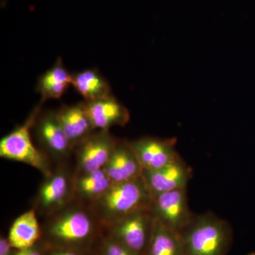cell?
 Segmentation results:
<instances>
[{
	"label": "cell",
	"mask_w": 255,
	"mask_h": 255,
	"mask_svg": "<svg viewBox=\"0 0 255 255\" xmlns=\"http://www.w3.org/2000/svg\"><path fill=\"white\" fill-rule=\"evenodd\" d=\"M33 130L40 150L49 157L53 164L70 162L75 147L64 132L55 112H40Z\"/></svg>",
	"instance_id": "52a82bcc"
},
{
	"label": "cell",
	"mask_w": 255,
	"mask_h": 255,
	"mask_svg": "<svg viewBox=\"0 0 255 255\" xmlns=\"http://www.w3.org/2000/svg\"><path fill=\"white\" fill-rule=\"evenodd\" d=\"M8 1H9V0H1V7H4L6 4H7Z\"/></svg>",
	"instance_id": "cb8c5ba5"
},
{
	"label": "cell",
	"mask_w": 255,
	"mask_h": 255,
	"mask_svg": "<svg viewBox=\"0 0 255 255\" xmlns=\"http://www.w3.org/2000/svg\"><path fill=\"white\" fill-rule=\"evenodd\" d=\"M113 184L104 169L87 173L75 174L74 200L92 206Z\"/></svg>",
	"instance_id": "2e32d148"
},
{
	"label": "cell",
	"mask_w": 255,
	"mask_h": 255,
	"mask_svg": "<svg viewBox=\"0 0 255 255\" xmlns=\"http://www.w3.org/2000/svg\"><path fill=\"white\" fill-rule=\"evenodd\" d=\"M42 105L43 103L40 102L24 123L1 139L0 157L31 166L45 177L53 172L54 164L43 151L34 145L31 134L37 117L41 112Z\"/></svg>",
	"instance_id": "277c9868"
},
{
	"label": "cell",
	"mask_w": 255,
	"mask_h": 255,
	"mask_svg": "<svg viewBox=\"0 0 255 255\" xmlns=\"http://www.w3.org/2000/svg\"><path fill=\"white\" fill-rule=\"evenodd\" d=\"M41 243L46 248H63L93 255L104 227L91 206L73 200L43 219Z\"/></svg>",
	"instance_id": "6da1fadb"
},
{
	"label": "cell",
	"mask_w": 255,
	"mask_h": 255,
	"mask_svg": "<svg viewBox=\"0 0 255 255\" xmlns=\"http://www.w3.org/2000/svg\"><path fill=\"white\" fill-rule=\"evenodd\" d=\"M93 255H139L118 241L106 235L105 232L99 240Z\"/></svg>",
	"instance_id": "ffe728a7"
},
{
	"label": "cell",
	"mask_w": 255,
	"mask_h": 255,
	"mask_svg": "<svg viewBox=\"0 0 255 255\" xmlns=\"http://www.w3.org/2000/svg\"><path fill=\"white\" fill-rule=\"evenodd\" d=\"M75 168L70 162L55 164L53 172L45 177L32 201V209L43 219L54 214L75 199Z\"/></svg>",
	"instance_id": "5b68a950"
},
{
	"label": "cell",
	"mask_w": 255,
	"mask_h": 255,
	"mask_svg": "<svg viewBox=\"0 0 255 255\" xmlns=\"http://www.w3.org/2000/svg\"><path fill=\"white\" fill-rule=\"evenodd\" d=\"M104 170L113 183L138 179L142 177L144 171L128 140L120 139L116 144Z\"/></svg>",
	"instance_id": "4fadbf2b"
},
{
	"label": "cell",
	"mask_w": 255,
	"mask_h": 255,
	"mask_svg": "<svg viewBox=\"0 0 255 255\" xmlns=\"http://www.w3.org/2000/svg\"><path fill=\"white\" fill-rule=\"evenodd\" d=\"M150 209L157 221L178 233L187 226L194 215L189 209L187 188L155 194Z\"/></svg>",
	"instance_id": "9c48e42d"
},
{
	"label": "cell",
	"mask_w": 255,
	"mask_h": 255,
	"mask_svg": "<svg viewBox=\"0 0 255 255\" xmlns=\"http://www.w3.org/2000/svg\"><path fill=\"white\" fill-rule=\"evenodd\" d=\"M143 178L153 195L187 188L192 170L179 156L162 168L143 171Z\"/></svg>",
	"instance_id": "8fae6325"
},
{
	"label": "cell",
	"mask_w": 255,
	"mask_h": 255,
	"mask_svg": "<svg viewBox=\"0 0 255 255\" xmlns=\"http://www.w3.org/2000/svg\"><path fill=\"white\" fill-rule=\"evenodd\" d=\"M155 218L150 208L127 215L104 228L106 235L139 255H145L153 231Z\"/></svg>",
	"instance_id": "8992f818"
},
{
	"label": "cell",
	"mask_w": 255,
	"mask_h": 255,
	"mask_svg": "<svg viewBox=\"0 0 255 255\" xmlns=\"http://www.w3.org/2000/svg\"><path fill=\"white\" fill-rule=\"evenodd\" d=\"M57 119L74 147L81 143L97 129L92 124L83 102L65 105L55 112Z\"/></svg>",
	"instance_id": "5bb4252c"
},
{
	"label": "cell",
	"mask_w": 255,
	"mask_h": 255,
	"mask_svg": "<svg viewBox=\"0 0 255 255\" xmlns=\"http://www.w3.org/2000/svg\"><path fill=\"white\" fill-rule=\"evenodd\" d=\"M73 75L58 58L51 68L41 75L36 85V91L41 95V103L48 100H59L72 85Z\"/></svg>",
	"instance_id": "e0dca14e"
},
{
	"label": "cell",
	"mask_w": 255,
	"mask_h": 255,
	"mask_svg": "<svg viewBox=\"0 0 255 255\" xmlns=\"http://www.w3.org/2000/svg\"><path fill=\"white\" fill-rule=\"evenodd\" d=\"M72 86L85 101L100 100L112 95L110 83L95 70H85L74 74Z\"/></svg>",
	"instance_id": "ac0fdd59"
},
{
	"label": "cell",
	"mask_w": 255,
	"mask_h": 255,
	"mask_svg": "<svg viewBox=\"0 0 255 255\" xmlns=\"http://www.w3.org/2000/svg\"><path fill=\"white\" fill-rule=\"evenodd\" d=\"M34 209L19 215L10 226L7 238L16 250H23L36 246L41 241V224Z\"/></svg>",
	"instance_id": "9a60e30c"
},
{
	"label": "cell",
	"mask_w": 255,
	"mask_h": 255,
	"mask_svg": "<svg viewBox=\"0 0 255 255\" xmlns=\"http://www.w3.org/2000/svg\"><path fill=\"white\" fill-rule=\"evenodd\" d=\"M145 255H184L180 233L155 219L152 237Z\"/></svg>",
	"instance_id": "d6986e66"
},
{
	"label": "cell",
	"mask_w": 255,
	"mask_h": 255,
	"mask_svg": "<svg viewBox=\"0 0 255 255\" xmlns=\"http://www.w3.org/2000/svg\"><path fill=\"white\" fill-rule=\"evenodd\" d=\"M16 250L11 246L7 237L0 238V255H15Z\"/></svg>",
	"instance_id": "603a6c76"
},
{
	"label": "cell",
	"mask_w": 255,
	"mask_h": 255,
	"mask_svg": "<svg viewBox=\"0 0 255 255\" xmlns=\"http://www.w3.org/2000/svg\"><path fill=\"white\" fill-rule=\"evenodd\" d=\"M152 196L142 176L134 180L114 183L91 206L105 228L132 212L150 208Z\"/></svg>",
	"instance_id": "3957f363"
},
{
	"label": "cell",
	"mask_w": 255,
	"mask_h": 255,
	"mask_svg": "<svg viewBox=\"0 0 255 255\" xmlns=\"http://www.w3.org/2000/svg\"><path fill=\"white\" fill-rule=\"evenodd\" d=\"M87 113L97 130H110L114 127H124L130 121L129 111L115 97L83 102Z\"/></svg>",
	"instance_id": "7c38bea8"
},
{
	"label": "cell",
	"mask_w": 255,
	"mask_h": 255,
	"mask_svg": "<svg viewBox=\"0 0 255 255\" xmlns=\"http://www.w3.org/2000/svg\"><path fill=\"white\" fill-rule=\"evenodd\" d=\"M46 249L40 242L36 246L23 250H16L15 255H45Z\"/></svg>",
	"instance_id": "44dd1931"
},
{
	"label": "cell",
	"mask_w": 255,
	"mask_h": 255,
	"mask_svg": "<svg viewBox=\"0 0 255 255\" xmlns=\"http://www.w3.org/2000/svg\"><path fill=\"white\" fill-rule=\"evenodd\" d=\"M110 130H97L75 147L73 152L75 174L94 172L105 168L118 142Z\"/></svg>",
	"instance_id": "ba28073f"
},
{
	"label": "cell",
	"mask_w": 255,
	"mask_h": 255,
	"mask_svg": "<svg viewBox=\"0 0 255 255\" xmlns=\"http://www.w3.org/2000/svg\"><path fill=\"white\" fill-rule=\"evenodd\" d=\"M184 255H226L231 250V225L212 212L193 215L180 233Z\"/></svg>",
	"instance_id": "7a4b0ae2"
},
{
	"label": "cell",
	"mask_w": 255,
	"mask_h": 255,
	"mask_svg": "<svg viewBox=\"0 0 255 255\" xmlns=\"http://www.w3.org/2000/svg\"><path fill=\"white\" fill-rule=\"evenodd\" d=\"M247 255H255V252H251V253H248Z\"/></svg>",
	"instance_id": "d4e9b609"
},
{
	"label": "cell",
	"mask_w": 255,
	"mask_h": 255,
	"mask_svg": "<svg viewBox=\"0 0 255 255\" xmlns=\"http://www.w3.org/2000/svg\"><path fill=\"white\" fill-rule=\"evenodd\" d=\"M144 171L162 168L179 157L176 143L177 139L142 137L129 141Z\"/></svg>",
	"instance_id": "30bf717a"
},
{
	"label": "cell",
	"mask_w": 255,
	"mask_h": 255,
	"mask_svg": "<svg viewBox=\"0 0 255 255\" xmlns=\"http://www.w3.org/2000/svg\"><path fill=\"white\" fill-rule=\"evenodd\" d=\"M45 249H46L45 255H93L85 254V253L72 251V250L63 249V248H46V247H45Z\"/></svg>",
	"instance_id": "7402d4cb"
}]
</instances>
